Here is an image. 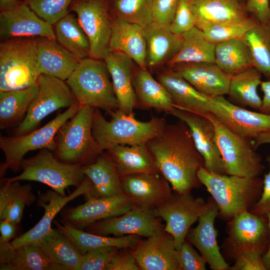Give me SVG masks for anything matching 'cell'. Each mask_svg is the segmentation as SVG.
Returning <instances> with one entry per match:
<instances>
[{
  "label": "cell",
  "mask_w": 270,
  "mask_h": 270,
  "mask_svg": "<svg viewBox=\"0 0 270 270\" xmlns=\"http://www.w3.org/2000/svg\"><path fill=\"white\" fill-rule=\"evenodd\" d=\"M146 144L160 173L174 192L189 193L201 186L198 172L204 167V160L184 121L178 119L175 123L166 124L162 131Z\"/></svg>",
  "instance_id": "cell-1"
},
{
  "label": "cell",
  "mask_w": 270,
  "mask_h": 270,
  "mask_svg": "<svg viewBox=\"0 0 270 270\" xmlns=\"http://www.w3.org/2000/svg\"><path fill=\"white\" fill-rule=\"evenodd\" d=\"M107 120L99 108H94L92 133L103 151L118 145L146 144L160 134L166 124L164 118L152 117L147 122L137 120L134 113L128 114L118 108Z\"/></svg>",
  "instance_id": "cell-2"
},
{
  "label": "cell",
  "mask_w": 270,
  "mask_h": 270,
  "mask_svg": "<svg viewBox=\"0 0 270 270\" xmlns=\"http://www.w3.org/2000/svg\"><path fill=\"white\" fill-rule=\"evenodd\" d=\"M198 177L216 203L218 216L228 220L240 212L250 211L260 198L264 184L260 176L218 174L204 167L198 170Z\"/></svg>",
  "instance_id": "cell-3"
},
{
  "label": "cell",
  "mask_w": 270,
  "mask_h": 270,
  "mask_svg": "<svg viewBox=\"0 0 270 270\" xmlns=\"http://www.w3.org/2000/svg\"><path fill=\"white\" fill-rule=\"evenodd\" d=\"M91 57L82 60L66 82L80 106L104 110L110 114L119 108L104 61Z\"/></svg>",
  "instance_id": "cell-4"
},
{
  "label": "cell",
  "mask_w": 270,
  "mask_h": 270,
  "mask_svg": "<svg viewBox=\"0 0 270 270\" xmlns=\"http://www.w3.org/2000/svg\"><path fill=\"white\" fill-rule=\"evenodd\" d=\"M94 108L80 106L76 114L59 130L55 137L54 157L67 164L86 166L104 152L92 133Z\"/></svg>",
  "instance_id": "cell-5"
},
{
  "label": "cell",
  "mask_w": 270,
  "mask_h": 270,
  "mask_svg": "<svg viewBox=\"0 0 270 270\" xmlns=\"http://www.w3.org/2000/svg\"><path fill=\"white\" fill-rule=\"evenodd\" d=\"M37 38H13L0 43V91L26 88L38 84L40 72Z\"/></svg>",
  "instance_id": "cell-6"
},
{
  "label": "cell",
  "mask_w": 270,
  "mask_h": 270,
  "mask_svg": "<svg viewBox=\"0 0 270 270\" xmlns=\"http://www.w3.org/2000/svg\"><path fill=\"white\" fill-rule=\"evenodd\" d=\"M80 106L76 100L44 126L26 134L11 136H0V148L5 157L4 160L0 165V179L8 170L14 172L21 170L22 161L28 152L43 148L54 152L57 133L64 124L76 114Z\"/></svg>",
  "instance_id": "cell-7"
},
{
  "label": "cell",
  "mask_w": 270,
  "mask_h": 270,
  "mask_svg": "<svg viewBox=\"0 0 270 270\" xmlns=\"http://www.w3.org/2000/svg\"><path fill=\"white\" fill-rule=\"evenodd\" d=\"M82 166L62 162L52 152L46 148L39 150L34 156L24 158L21 162L22 172L12 178H2L0 181L12 182L28 180L45 184L63 196L69 186L78 187L86 176Z\"/></svg>",
  "instance_id": "cell-8"
},
{
  "label": "cell",
  "mask_w": 270,
  "mask_h": 270,
  "mask_svg": "<svg viewBox=\"0 0 270 270\" xmlns=\"http://www.w3.org/2000/svg\"><path fill=\"white\" fill-rule=\"evenodd\" d=\"M204 115L214 124L225 174L248 178L260 176L264 166L260 155L256 152L253 140L232 132L210 112Z\"/></svg>",
  "instance_id": "cell-9"
},
{
  "label": "cell",
  "mask_w": 270,
  "mask_h": 270,
  "mask_svg": "<svg viewBox=\"0 0 270 270\" xmlns=\"http://www.w3.org/2000/svg\"><path fill=\"white\" fill-rule=\"evenodd\" d=\"M227 235L222 248L226 258L234 260L241 254L250 252L264 254L269 244L267 216L250 211L240 212L229 220Z\"/></svg>",
  "instance_id": "cell-10"
},
{
  "label": "cell",
  "mask_w": 270,
  "mask_h": 270,
  "mask_svg": "<svg viewBox=\"0 0 270 270\" xmlns=\"http://www.w3.org/2000/svg\"><path fill=\"white\" fill-rule=\"evenodd\" d=\"M38 90L23 120L14 128V135L19 136L38 128L41 121L51 113L68 108L77 100L66 81L40 74Z\"/></svg>",
  "instance_id": "cell-11"
},
{
  "label": "cell",
  "mask_w": 270,
  "mask_h": 270,
  "mask_svg": "<svg viewBox=\"0 0 270 270\" xmlns=\"http://www.w3.org/2000/svg\"><path fill=\"white\" fill-rule=\"evenodd\" d=\"M208 203L190 192H174L165 201L153 208L155 216L166 222L164 230L173 238L176 248L179 250L186 240L191 226L206 210Z\"/></svg>",
  "instance_id": "cell-12"
},
{
  "label": "cell",
  "mask_w": 270,
  "mask_h": 270,
  "mask_svg": "<svg viewBox=\"0 0 270 270\" xmlns=\"http://www.w3.org/2000/svg\"><path fill=\"white\" fill-rule=\"evenodd\" d=\"M72 10L77 15L90 41V57L104 60L110 52V20L104 0H74Z\"/></svg>",
  "instance_id": "cell-13"
},
{
  "label": "cell",
  "mask_w": 270,
  "mask_h": 270,
  "mask_svg": "<svg viewBox=\"0 0 270 270\" xmlns=\"http://www.w3.org/2000/svg\"><path fill=\"white\" fill-rule=\"evenodd\" d=\"M209 109L224 126L240 136L254 140L270 131V115L246 110L224 96H210Z\"/></svg>",
  "instance_id": "cell-14"
},
{
  "label": "cell",
  "mask_w": 270,
  "mask_h": 270,
  "mask_svg": "<svg viewBox=\"0 0 270 270\" xmlns=\"http://www.w3.org/2000/svg\"><path fill=\"white\" fill-rule=\"evenodd\" d=\"M160 219L155 216L153 210L134 206L121 216L96 222L86 231L104 236L134 234L147 238L164 230Z\"/></svg>",
  "instance_id": "cell-15"
},
{
  "label": "cell",
  "mask_w": 270,
  "mask_h": 270,
  "mask_svg": "<svg viewBox=\"0 0 270 270\" xmlns=\"http://www.w3.org/2000/svg\"><path fill=\"white\" fill-rule=\"evenodd\" d=\"M134 206L125 194L108 198H90L76 206H64L60 220L76 229L84 230L100 220L121 216Z\"/></svg>",
  "instance_id": "cell-16"
},
{
  "label": "cell",
  "mask_w": 270,
  "mask_h": 270,
  "mask_svg": "<svg viewBox=\"0 0 270 270\" xmlns=\"http://www.w3.org/2000/svg\"><path fill=\"white\" fill-rule=\"evenodd\" d=\"M91 188L92 182L86 176L82 184L68 196H63L53 190L44 193L39 192L36 204L44 209L43 216L33 228L10 242L12 245L17 248L26 245L38 244L52 229V223L55 216L66 204L79 196L86 194Z\"/></svg>",
  "instance_id": "cell-17"
},
{
  "label": "cell",
  "mask_w": 270,
  "mask_h": 270,
  "mask_svg": "<svg viewBox=\"0 0 270 270\" xmlns=\"http://www.w3.org/2000/svg\"><path fill=\"white\" fill-rule=\"evenodd\" d=\"M1 40L13 38H46L56 40L52 25L39 17L26 2L1 10Z\"/></svg>",
  "instance_id": "cell-18"
},
{
  "label": "cell",
  "mask_w": 270,
  "mask_h": 270,
  "mask_svg": "<svg viewBox=\"0 0 270 270\" xmlns=\"http://www.w3.org/2000/svg\"><path fill=\"white\" fill-rule=\"evenodd\" d=\"M172 116L188 126L195 146L204 160V168L214 173L225 174L212 122L204 115L176 108Z\"/></svg>",
  "instance_id": "cell-19"
},
{
  "label": "cell",
  "mask_w": 270,
  "mask_h": 270,
  "mask_svg": "<svg viewBox=\"0 0 270 270\" xmlns=\"http://www.w3.org/2000/svg\"><path fill=\"white\" fill-rule=\"evenodd\" d=\"M132 249L140 270H180L174 238L164 230L141 240Z\"/></svg>",
  "instance_id": "cell-20"
},
{
  "label": "cell",
  "mask_w": 270,
  "mask_h": 270,
  "mask_svg": "<svg viewBox=\"0 0 270 270\" xmlns=\"http://www.w3.org/2000/svg\"><path fill=\"white\" fill-rule=\"evenodd\" d=\"M207 203L206 210L198 220V225L189 230L186 240L198 250L212 270H230V266L220 252L216 240L217 232L214 224L218 214V207L212 198L208 200Z\"/></svg>",
  "instance_id": "cell-21"
},
{
  "label": "cell",
  "mask_w": 270,
  "mask_h": 270,
  "mask_svg": "<svg viewBox=\"0 0 270 270\" xmlns=\"http://www.w3.org/2000/svg\"><path fill=\"white\" fill-rule=\"evenodd\" d=\"M124 194L134 206L153 210L172 194L170 183L160 173H140L120 177Z\"/></svg>",
  "instance_id": "cell-22"
},
{
  "label": "cell",
  "mask_w": 270,
  "mask_h": 270,
  "mask_svg": "<svg viewBox=\"0 0 270 270\" xmlns=\"http://www.w3.org/2000/svg\"><path fill=\"white\" fill-rule=\"evenodd\" d=\"M172 70L206 96L213 97L228 94L231 76L215 63L181 64L172 68Z\"/></svg>",
  "instance_id": "cell-23"
},
{
  "label": "cell",
  "mask_w": 270,
  "mask_h": 270,
  "mask_svg": "<svg viewBox=\"0 0 270 270\" xmlns=\"http://www.w3.org/2000/svg\"><path fill=\"white\" fill-rule=\"evenodd\" d=\"M110 73L119 108L132 114L137 107V99L133 86L134 61L124 54L110 51L104 60Z\"/></svg>",
  "instance_id": "cell-24"
},
{
  "label": "cell",
  "mask_w": 270,
  "mask_h": 270,
  "mask_svg": "<svg viewBox=\"0 0 270 270\" xmlns=\"http://www.w3.org/2000/svg\"><path fill=\"white\" fill-rule=\"evenodd\" d=\"M36 39L37 62L40 74L66 81L81 60L66 49L56 40L46 38Z\"/></svg>",
  "instance_id": "cell-25"
},
{
  "label": "cell",
  "mask_w": 270,
  "mask_h": 270,
  "mask_svg": "<svg viewBox=\"0 0 270 270\" xmlns=\"http://www.w3.org/2000/svg\"><path fill=\"white\" fill-rule=\"evenodd\" d=\"M82 170L92 182L86 200L114 196L124 194L120 178L110 154L104 151L92 164L82 166Z\"/></svg>",
  "instance_id": "cell-26"
},
{
  "label": "cell",
  "mask_w": 270,
  "mask_h": 270,
  "mask_svg": "<svg viewBox=\"0 0 270 270\" xmlns=\"http://www.w3.org/2000/svg\"><path fill=\"white\" fill-rule=\"evenodd\" d=\"M0 270H62L38 244L14 248L10 242L0 241Z\"/></svg>",
  "instance_id": "cell-27"
},
{
  "label": "cell",
  "mask_w": 270,
  "mask_h": 270,
  "mask_svg": "<svg viewBox=\"0 0 270 270\" xmlns=\"http://www.w3.org/2000/svg\"><path fill=\"white\" fill-rule=\"evenodd\" d=\"M110 50L127 55L139 68H146L147 50L144 28L118 18L112 22Z\"/></svg>",
  "instance_id": "cell-28"
},
{
  "label": "cell",
  "mask_w": 270,
  "mask_h": 270,
  "mask_svg": "<svg viewBox=\"0 0 270 270\" xmlns=\"http://www.w3.org/2000/svg\"><path fill=\"white\" fill-rule=\"evenodd\" d=\"M195 26L201 29L214 24L236 22L249 16L237 0H190Z\"/></svg>",
  "instance_id": "cell-29"
},
{
  "label": "cell",
  "mask_w": 270,
  "mask_h": 270,
  "mask_svg": "<svg viewBox=\"0 0 270 270\" xmlns=\"http://www.w3.org/2000/svg\"><path fill=\"white\" fill-rule=\"evenodd\" d=\"M156 80L168 92L176 108L203 115L210 112V96L197 90L172 70L158 74Z\"/></svg>",
  "instance_id": "cell-30"
},
{
  "label": "cell",
  "mask_w": 270,
  "mask_h": 270,
  "mask_svg": "<svg viewBox=\"0 0 270 270\" xmlns=\"http://www.w3.org/2000/svg\"><path fill=\"white\" fill-rule=\"evenodd\" d=\"M133 86L137 99V107L154 108L172 115L176 109L166 88L154 78L146 68H139L134 71Z\"/></svg>",
  "instance_id": "cell-31"
},
{
  "label": "cell",
  "mask_w": 270,
  "mask_h": 270,
  "mask_svg": "<svg viewBox=\"0 0 270 270\" xmlns=\"http://www.w3.org/2000/svg\"><path fill=\"white\" fill-rule=\"evenodd\" d=\"M170 25L153 22L144 28L150 66L168 62L180 48L182 34L172 32Z\"/></svg>",
  "instance_id": "cell-32"
},
{
  "label": "cell",
  "mask_w": 270,
  "mask_h": 270,
  "mask_svg": "<svg viewBox=\"0 0 270 270\" xmlns=\"http://www.w3.org/2000/svg\"><path fill=\"white\" fill-rule=\"evenodd\" d=\"M120 177L140 173H160L146 144L118 145L108 150Z\"/></svg>",
  "instance_id": "cell-33"
},
{
  "label": "cell",
  "mask_w": 270,
  "mask_h": 270,
  "mask_svg": "<svg viewBox=\"0 0 270 270\" xmlns=\"http://www.w3.org/2000/svg\"><path fill=\"white\" fill-rule=\"evenodd\" d=\"M60 222L54 220V223L57 228L72 240L82 255L90 250L103 247L132 248L141 240V236L137 235L112 237L100 236L76 229Z\"/></svg>",
  "instance_id": "cell-34"
},
{
  "label": "cell",
  "mask_w": 270,
  "mask_h": 270,
  "mask_svg": "<svg viewBox=\"0 0 270 270\" xmlns=\"http://www.w3.org/2000/svg\"><path fill=\"white\" fill-rule=\"evenodd\" d=\"M178 52L166 63L171 68L184 64L214 63L216 44L208 41L203 31L196 26L182 34Z\"/></svg>",
  "instance_id": "cell-35"
},
{
  "label": "cell",
  "mask_w": 270,
  "mask_h": 270,
  "mask_svg": "<svg viewBox=\"0 0 270 270\" xmlns=\"http://www.w3.org/2000/svg\"><path fill=\"white\" fill-rule=\"evenodd\" d=\"M38 245L62 270H78L82 255L72 240L56 228H52Z\"/></svg>",
  "instance_id": "cell-36"
},
{
  "label": "cell",
  "mask_w": 270,
  "mask_h": 270,
  "mask_svg": "<svg viewBox=\"0 0 270 270\" xmlns=\"http://www.w3.org/2000/svg\"><path fill=\"white\" fill-rule=\"evenodd\" d=\"M38 84L18 90L0 91V128L18 126L24 119L38 90Z\"/></svg>",
  "instance_id": "cell-37"
},
{
  "label": "cell",
  "mask_w": 270,
  "mask_h": 270,
  "mask_svg": "<svg viewBox=\"0 0 270 270\" xmlns=\"http://www.w3.org/2000/svg\"><path fill=\"white\" fill-rule=\"evenodd\" d=\"M214 63L230 76L254 67L251 52L242 38L216 44Z\"/></svg>",
  "instance_id": "cell-38"
},
{
  "label": "cell",
  "mask_w": 270,
  "mask_h": 270,
  "mask_svg": "<svg viewBox=\"0 0 270 270\" xmlns=\"http://www.w3.org/2000/svg\"><path fill=\"white\" fill-rule=\"evenodd\" d=\"M262 74L254 67L231 76L228 94L238 104L259 110L262 99L257 91L262 82Z\"/></svg>",
  "instance_id": "cell-39"
},
{
  "label": "cell",
  "mask_w": 270,
  "mask_h": 270,
  "mask_svg": "<svg viewBox=\"0 0 270 270\" xmlns=\"http://www.w3.org/2000/svg\"><path fill=\"white\" fill-rule=\"evenodd\" d=\"M54 32L56 40L79 60L90 56L89 40L74 14L68 13L58 21Z\"/></svg>",
  "instance_id": "cell-40"
},
{
  "label": "cell",
  "mask_w": 270,
  "mask_h": 270,
  "mask_svg": "<svg viewBox=\"0 0 270 270\" xmlns=\"http://www.w3.org/2000/svg\"><path fill=\"white\" fill-rule=\"evenodd\" d=\"M242 38L251 52L254 66L270 79V22H257Z\"/></svg>",
  "instance_id": "cell-41"
},
{
  "label": "cell",
  "mask_w": 270,
  "mask_h": 270,
  "mask_svg": "<svg viewBox=\"0 0 270 270\" xmlns=\"http://www.w3.org/2000/svg\"><path fill=\"white\" fill-rule=\"evenodd\" d=\"M257 22L253 16H249L242 20L210 24L200 30L208 41L216 44L230 40L242 38Z\"/></svg>",
  "instance_id": "cell-42"
},
{
  "label": "cell",
  "mask_w": 270,
  "mask_h": 270,
  "mask_svg": "<svg viewBox=\"0 0 270 270\" xmlns=\"http://www.w3.org/2000/svg\"><path fill=\"white\" fill-rule=\"evenodd\" d=\"M154 0H116L114 6L118 18L144 28L154 22Z\"/></svg>",
  "instance_id": "cell-43"
},
{
  "label": "cell",
  "mask_w": 270,
  "mask_h": 270,
  "mask_svg": "<svg viewBox=\"0 0 270 270\" xmlns=\"http://www.w3.org/2000/svg\"><path fill=\"white\" fill-rule=\"evenodd\" d=\"M74 0H26L30 8L40 18L55 24L68 13V8Z\"/></svg>",
  "instance_id": "cell-44"
},
{
  "label": "cell",
  "mask_w": 270,
  "mask_h": 270,
  "mask_svg": "<svg viewBox=\"0 0 270 270\" xmlns=\"http://www.w3.org/2000/svg\"><path fill=\"white\" fill-rule=\"evenodd\" d=\"M36 199L30 184L22 185L18 181H0V212L12 200H21L26 202V206H30Z\"/></svg>",
  "instance_id": "cell-45"
},
{
  "label": "cell",
  "mask_w": 270,
  "mask_h": 270,
  "mask_svg": "<svg viewBox=\"0 0 270 270\" xmlns=\"http://www.w3.org/2000/svg\"><path fill=\"white\" fill-rule=\"evenodd\" d=\"M118 250L108 246L88 251L82 256L78 270H107L112 257Z\"/></svg>",
  "instance_id": "cell-46"
},
{
  "label": "cell",
  "mask_w": 270,
  "mask_h": 270,
  "mask_svg": "<svg viewBox=\"0 0 270 270\" xmlns=\"http://www.w3.org/2000/svg\"><path fill=\"white\" fill-rule=\"evenodd\" d=\"M170 26L171 31L178 34H182L195 26L190 0H178L174 19Z\"/></svg>",
  "instance_id": "cell-47"
},
{
  "label": "cell",
  "mask_w": 270,
  "mask_h": 270,
  "mask_svg": "<svg viewBox=\"0 0 270 270\" xmlns=\"http://www.w3.org/2000/svg\"><path fill=\"white\" fill-rule=\"evenodd\" d=\"M178 260L180 270H205L207 263L186 240L177 250Z\"/></svg>",
  "instance_id": "cell-48"
},
{
  "label": "cell",
  "mask_w": 270,
  "mask_h": 270,
  "mask_svg": "<svg viewBox=\"0 0 270 270\" xmlns=\"http://www.w3.org/2000/svg\"><path fill=\"white\" fill-rule=\"evenodd\" d=\"M178 2V0H154V22L170 24L174 19Z\"/></svg>",
  "instance_id": "cell-49"
},
{
  "label": "cell",
  "mask_w": 270,
  "mask_h": 270,
  "mask_svg": "<svg viewBox=\"0 0 270 270\" xmlns=\"http://www.w3.org/2000/svg\"><path fill=\"white\" fill-rule=\"evenodd\" d=\"M263 254L258 252H246L238 255L234 260L230 270H266Z\"/></svg>",
  "instance_id": "cell-50"
},
{
  "label": "cell",
  "mask_w": 270,
  "mask_h": 270,
  "mask_svg": "<svg viewBox=\"0 0 270 270\" xmlns=\"http://www.w3.org/2000/svg\"><path fill=\"white\" fill-rule=\"evenodd\" d=\"M269 170L264 178V184L261 196L252 206L250 212L257 214L266 216L270 213V158H268Z\"/></svg>",
  "instance_id": "cell-51"
},
{
  "label": "cell",
  "mask_w": 270,
  "mask_h": 270,
  "mask_svg": "<svg viewBox=\"0 0 270 270\" xmlns=\"http://www.w3.org/2000/svg\"><path fill=\"white\" fill-rule=\"evenodd\" d=\"M131 251L119 249L112 257L107 270H139Z\"/></svg>",
  "instance_id": "cell-52"
},
{
  "label": "cell",
  "mask_w": 270,
  "mask_h": 270,
  "mask_svg": "<svg viewBox=\"0 0 270 270\" xmlns=\"http://www.w3.org/2000/svg\"><path fill=\"white\" fill-rule=\"evenodd\" d=\"M244 8L258 22H270V0H247Z\"/></svg>",
  "instance_id": "cell-53"
},
{
  "label": "cell",
  "mask_w": 270,
  "mask_h": 270,
  "mask_svg": "<svg viewBox=\"0 0 270 270\" xmlns=\"http://www.w3.org/2000/svg\"><path fill=\"white\" fill-rule=\"evenodd\" d=\"M26 202L21 200L10 202L0 212V220H6L18 225L22 218Z\"/></svg>",
  "instance_id": "cell-54"
},
{
  "label": "cell",
  "mask_w": 270,
  "mask_h": 270,
  "mask_svg": "<svg viewBox=\"0 0 270 270\" xmlns=\"http://www.w3.org/2000/svg\"><path fill=\"white\" fill-rule=\"evenodd\" d=\"M18 225H16L6 220H0V241L10 242L16 237Z\"/></svg>",
  "instance_id": "cell-55"
},
{
  "label": "cell",
  "mask_w": 270,
  "mask_h": 270,
  "mask_svg": "<svg viewBox=\"0 0 270 270\" xmlns=\"http://www.w3.org/2000/svg\"><path fill=\"white\" fill-rule=\"evenodd\" d=\"M261 90L264 94L262 106L259 112L270 115V79L262 81L260 84Z\"/></svg>",
  "instance_id": "cell-56"
},
{
  "label": "cell",
  "mask_w": 270,
  "mask_h": 270,
  "mask_svg": "<svg viewBox=\"0 0 270 270\" xmlns=\"http://www.w3.org/2000/svg\"><path fill=\"white\" fill-rule=\"evenodd\" d=\"M253 140L254 146L256 149L262 144H270V131L261 133Z\"/></svg>",
  "instance_id": "cell-57"
},
{
  "label": "cell",
  "mask_w": 270,
  "mask_h": 270,
  "mask_svg": "<svg viewBox=\"0 0 270 270\" xmlns=\"http://www.w3.org/2000/svg\"><path fill=\"white\" fill-rule=\"evenodd\" d=\"M269 228V244L266 252L263 254L262 259L266 270H270V213L266 215Z\"/></svg>",
  "instance_id": "cell-58"
},
{
  "label": "cell",
  "mask_w": 270,
  "mask_h": 270,
  "mask_svg": "<svg viewBox=\"0 0 270 270\" xmlns=\"http://www.w3.org/2000/svg\"><path fill=\"white\" fill-rule=\"evenodd\" d=\"M19 2L18 0H0V10L8 8Z\"/></svg>",
  "instance_id": "cell-59"
},
{
  "label": "cell",
  "mask_w": 270,
  "mask_h": 270,
  "mask_svg": "<svg viewBox=\"0 0 270 270\" xmlns=\"http://www.w3.org/2000/svg\"><path fill=\"white\" fill-rule=\"evenodd\" d=\"M239 2H240V3H242V4H245L246 1L247 0H237Z\"/></svg>",
  "instance_id": "cell-60"
}]
</instances>
